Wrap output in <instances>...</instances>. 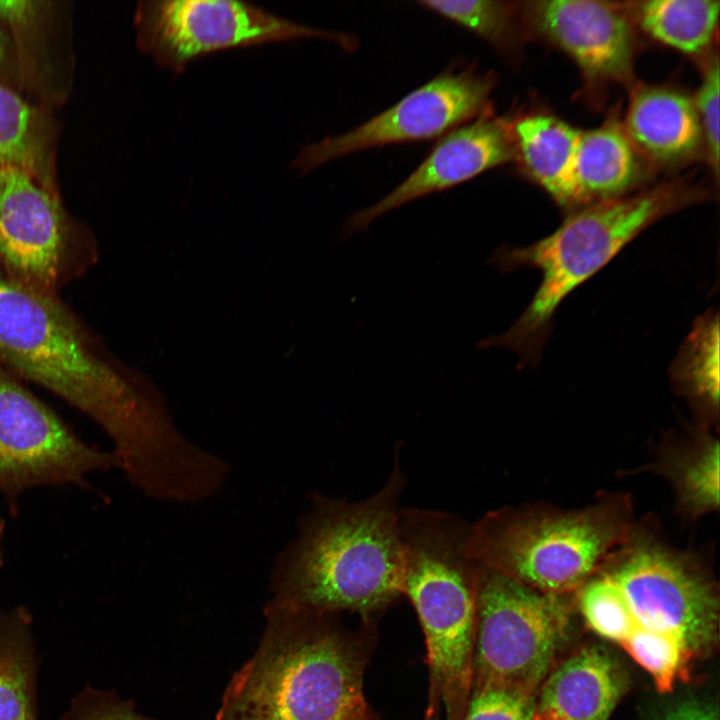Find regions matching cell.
Instances as JSON below:
<instances>
[{"label": "cell", "instance_id": "6da1fadb", "mask_svg": "<svg viewBox=\"0 0 720 720\" xmlns=\"http://www.w3.org/2000/svg\"><path fill=\"white\" fill-rule=\"evenodd\" d=\"M0 364L96 422L145 496L173 491L197 468L201 448L177 428L151 380L106 350L56 293L2 269Z\"/></svg>", "mask_w": 720, "mask_h": 720}, {"label": "cell", "instance_id": "7a4b0ae2", "mask_svg": "<svg viewBox=\"0 0 720 720\" xmlns=\"http://www.w3.org/2000/svg\"><path fill=\"white\" fill-rule=\"evenodd\" d=\"M395 451L384 486L359 501L312 496L274 560L270 601L319 614L370 615L403 595L398 517L406 477Z\"/></svg>", "mask_w": 720, "mask_h": 720}, {"label": "cell", "instance_id": "3957f363", "mask_svg": "<svg viewBox=\"0 0 720 720\" xmlns=\"http://www.w3.org/2000/svg\"><path fill=\"white\" fill-rule=\"evenodd\" d=\"M254 655L230 680L214 720H372L362 664L323 616L269 600Z\"/></svg>", "mask_w": 720, "mask_h": 720}, {"label": "cell", "instance_id": "277c9868", "mask_svg": "<svg viewBox=\"0 0 720 720\" xmlns=\"http://www.w3.org/2000/svg\"><path fill=\"white\" fill-rule=\"evenodd\" d=\"M693 200L679 184H662L583 206L553 233L528 246L496 248L489 263L500 272L535 268L541 282L520 317L505 332L482 339L479 347L507 349L523 364H535L562 301L643 230Z\"/></svg>", "mask_w": 720, "mask_h": 720}, {"label": "cell", "instance_id": "5b68a950", "mask_svg": "<svg viewBox=\"0 0 720 720\" xmlns=\"http://www.w3.org/2000/svg\"><path fill=\"white\" fill-rule=\"evenodd\" d=\"M629 496L576 509L504 506L471 523L468 550L484 568L538 591L577 590L635 527Z\"/></svg>", "mask_w": 720, "mask_h": 720}, {"label": "cell", "instance_id": "8992f818", "mask_svg": "<svg viewBox=\"0 0 720 720\" xmlns=\"http://www.w3.org/2000/svg\"><path fill=\"white\" fill-rule=\"evenodd\" d=\"M476 608L473 687L536 696L566 637L567 595L544 593L483 568Z\"/></svg>", "mask_w": 720, "mask_h": 720}, {"label": "cell", "instance_id": "52a82bcc", "mask_svg": "<svg viewBox=\"0 0 720 720\" xmlns=\"http://www.w3.org/2000/svg\"><path fill=\"white\" fill-rule=\"evenodd\" d=\"M477 565L448 544L422 547L404 566L403 594L413 604L426 641L433 691L448 720H461L473 687Z\"/></svg>", "mask_w": 720, "mask_h": 720}, {"label": "cell", "instance_id": "ba28073f", "mask_svg": "<svg viewBox=\"0 0 720 720\" xmlns=\"http://www.w3.org/2000/svg\"><path fill=\"white\" fill-rule=\"evenodd\" d=\"M598 569L619 590L635 629L672 633L692 656L715 641L718 595L710 577L687 553L635 525Z\"/></svg>", "mask_w": 720, "mask_h": 720}, {"label": "cell", "instance_id": "9c48e42d", "mask_svg": "<svg viewBox=\"0 0 720 720\" xmlns=\"http://www.w3.org/2000/svg\"><path fill=\"white\" fill-rule=\"evenodd\" d=\"M137 47L175 73L213 52L317 38L352 51L347 34L294 22L255 4L235 0H142L136 5Z\"/></svg>", "mask_w": 720, "mask_h": 720}, {"label": "cell", "instance_id": "30bf717a", "mask_svg": "<svg viewBox=\"0 0 720 720\" xmlns=\"http://www.w3.org/2000/svg\"><path fill=\"white\" fill-rule=\"evenodd\" d=\"M120 468L116 454L88 445L0 364V491L10 510L40 485L85 484L88 473Z\"/></svg>", "mask_w": 720, "mask_h": 720}, {"label": "cell", "instance_id": "8fae6325", "mask_svg": "<svg viewBox=\"0 0 720 720\" xmlns=\"http://www.w3.org/2000/svg\"><path fill=\"white\" fill-rule=\"evenodd\" d=\"M493 85L472 66L443 71L361 125L306 145L293 166L308 172L366 149L443 136L487 112Z\"/></svg>", "mask_w": 720, "mask_h": 720}, {"label": "cell", "instance_id": "7c38bea8", "mask_svg": "<svg viewBox=\"0 0 720 720\" xmlns=\"http://www.w3.org/2000/svg\"><path fill=\"white\" fill-rule=\"evenodd\" d=\"M85 236L61 194L22 171L0 167V269L56 293L72 272Z\"/></svg>", "mask_w": 720, "mask_h": 720}, {"label": "cell", "instance_id": "4fadbf2b", "mask_svg": "<svg viewBox=\"0 0 720 720\" xmlns=\"http://www.w3.org/2000/svg\"><path fill=\"white\" fill-rule=\"evenodd\" d=\"M514 157L510 126L485 113L443 135L404 181L378 202L353 213L343 225L342 238L366 230L390 211L455 187Z\"/></svg>", "mask_w": 720, "mask_h": 720}, {"label": "cell", "instance_id": "5bb4252c", "mask_svg": "<svg viewBox=\"0 0 720 720\" xmlns=\"http://www.w3.org/2000/svg\"><path fill=\"white\" fill-rule=\"evenodd\" d=\"M0 26L10 37L21 93L55 111L74 82L73 7L64 0H0Z\"/></svg>", "mask_w": 720, "mask_h": 720}, {"label": "cell", "instance_id": "9a60e30c", "mask_svg": "<svg viewBox=\"0 0 720 720\" xmlns=\"http://www.w3.org/2000/svg\"><path fill=\"white\" fill-rule=\"evenodd\" d=\"M531 23L588 76L624 80L632 71L634 37L624 11L590 0H544L526 8Z\"/></svg>", "mask_w": 720, "mask_h": 720}, {"label": "cell", "instance_id": "2e32d148", "mask_svg": "<svg viewBox=\"0 0 720 720\" xmlns=\"http://www.w3.org/2000/svg\"><path fill=\"white\" fill-rule=\"evenodd\" d=\"M626 689L624 673L598 647L583 648L551 671L536 698L535 720H608Z\"/></svg>", "mask_w": 720, "mask_h": 720}, {"label": "cell", "instance_id": "e0dca14e", "mask_svg": "<svg viewBox=\"0 0 720 720\" xmlns=\"http://www.w3.org/2000/svg\"><path fill=\"white\" fill-rule=\"evenodd\" d=\"M61 130L55 111L0 85V167L22 171L60 194L57 154Z\"/></svg>", "mask_w": 720, "mask_h": 720}, {"label": "cell", "instance_id": "ac0fdd59", "mask_svg": "<svg viewBox=\"0 0 720 720\" xmlns=\"http://www.w3.org/2000/svg\"><path fill=\"white\" fill-rule=\"evenodd\" d=\"M625 130L631 143L663 163L687 159L703 140L694 101L662 87L641 88L632 96Z\"/></svg>", "mask_w": 720, "mask_h": 720}, {"label": "cell", "instance_id": "d6986e66", "mask_svg": "<svg viewBox=\"0 0 720 720\" xmlns=\"http://www.w3.org/2000/svg\"><path fill=\"white\" fill-rule=\"evenodd\" d=\"M511 128L528 173L563 206H576L575 160L581 130L547 114L518 119Z\"/></svg>", "mask_w": 720, "mask_h": 720}, {"label": "cell", "instance_id": "ffe728a7", "mask_svg": "<svg viewBox=\"0 0 720 720\" xmlns=\"http://www.w3.org/2000/svg\"><path fill=\"white\" fill-rule=\"evenodd\" d=\"M637 172L635 152L624 130L607 123L581 131L575 160L577 205L621 197Z\"/></svg>", "mask_w": 720, "mask_h": 720}, {"label": "cell", "instance_id": "44dd1931", "mask_svg": "<svg viewBox=\"0 0 720 720\" xmlns=\"http://www.w3.org/2000/svg\"><path fill=\"white\" fill-rule=\"evenodd\" d=\"M36 672L29 611L0 612V720H37Z\"/></svg>", "mask_w": 720, "mask_h": 720}, {"label": "cell", "instance_id": "7402d4cb", "mask_svg": "<svg viewBox=\"0 0 720 720\" xmlns=\"http://www.w3.org/2000/svg\"><path fill=\"white\" fill-rule=\"evenodd\" d=\"M719 451V440L702 430L662 459L661 471L672 485L680 511L690 518L719 508Z\"/></svg>", "mask_w": 720, "mask_h": 720}, {"label": "cell", "instance_id": "603a6c76", "mask_svg": "<svg viewBox=\"0 0 720 720\" xmlns=\"http://www.w3.org/2000/svg\"><path fill=\"white\" fill-rule=\"evenodd\" d=\"M641 28L662 44L700 55L712 44L720 3L715 0H648L634 7Z\"/></svg>", "mask_w": 720, "mask_h": 720}, {"label": "cell", "instance_id": "cb8c5ba5", "mask_svg": "<svg viewBox=\"0 0 720 720\" xmlns=\"http://www.w3.org/2000/svg\"><path fill=\"white\" fill-rule=\"evenodd\" d=\"M674 387L709 420L719 408V317L710 310L699 317L672 366Z\"/></svg>", "mask_w": 720, "mask_h": 720}, {"label": "cell", "instance_id": "d4e9b609", "mask_svg": "<svg viewBox=\"0 0 720 720\" xmlns=\"http://www.w3.org/2000/svg\"><path fill=\"white\" fill-rule=\"evenodd\" d=\"M654 680L660 692L671 691L686 673L692 654L678 636L663 631L636 628L620 644Z\"/></svg>", "mask_w": 720, "mask_h": 720}, {"label": "cell", "instance_id": "484cf974", "mask_svg": "<svg viewBox=\"0 0 720 720\" xmlns=\"http://www.w3.org/2000/svg\"><path fill=\"white\" fill-rule=\"evenodd\" d=\"M418 4L500 49L512 41L515 9L509 2L422 0Z\"/></svg>", "mask_w": 720, "mask_h": 720}, {"label": "cell", "instance_id": "4316f807", "mask_svg": "<svg viewBox=\"0 0 720 720\" xmlns=\"http://www.w3.org/2000/svg\"><path fill=\"white\" fill-rule=\"evenodd\" d=\"M461 720H535V698L517 691L477 686Z\"/></svg>", "mask_w": 720, "mask_h": 720}, {"label": "cell", "instance_id": "83f0119b", "mask_svg": "<svg viewBox=\"0 0 720 720\" xmlns=\"http://www.w3.org/2000/svg\"><path fill=\"white\" fill-rule=\"evenodd\" d=\"M59 720H153L136 712L134 704L112 691L84 688Z\"/></svg>", "mask_w": 720, "mask_h": 720}, {"label": "cell", "instance_id": "f1b7e54d", "mask_svg": "<svg viewBox=\"0 0 720 720\" xmlns=\"http://www.w3.org/2000/svg\"><path fill=\"white\" fill-rule=\"evenodd\" d=\"M719 61L711 59L694 101L709 161L718 177L719 170Z\"/></svg>", "mask_w": 720, "mask_h": 720}, {"label": "cell", "instance_id": "f546056e", "mask_svg": "<svg viewBox=\"0 0 720 720\" xmlns=\"http://www.w3.org/2000/svg\"><path fill=\"white\" fill-rule=\"evenodd\" d=\"M659 720H719V714L710 703L689 700L674 706Z\"/></svg>", "mask_w": 720, "mask_h": 720}, {"label": "cell", "instance_id": "4dcf8cb0", "mask_svg": "<svg viewBox=\"0 0 720 720\" xmlns=\"http://www.w3.org/2000/svg\"><path fill=\"white\" fill-rule=\"evenodd\" d=\"M0 85L8 86L21 93L20 79L13 51L7 32L0 26ZM22 94V93H21Z\"/></svg>", "mask_w": 720, "mask_h": 720}, {"label": "cell", "instance_id": "1f68e13d", "mask_svg": "<svg viewBox=\"0 0 720 720\" xmlns=\"http://www.w3.org/2000/svg\"><path fill=\"white\" fill-rule=\"evenodd\" d=\"M4 528L5 524L4 521L0 519V569L3 566L4 558H3V549H2V539L4 534Z\"/></svg>", "mask_w": 720, "mask_h": 720}, {"label": "cell", "instance_id": "d6a6232c", "mask_svg": "<svg viewBox=\"0 0 720 720\" xmlns=\"http://www.w3.org/2000/svg\"><path fill=\"white\" fill-rule=\"evenodd\" d=\"M228 473H229V466H228ZM227 476H228V474H227ZM226 478H227V477H226ZM224 482H225V481H224ZM223 485H224V483H223ZM223 485H222V487H223ZM222 487H221V488H222ZM217 493H218V492H217ZM217 493H216V494H217ZM216 494H215V495H216Z\"/></svg>", "mask_w": 720, "mask_h": 720}]
</instances>
